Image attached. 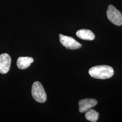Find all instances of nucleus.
Segmentation results:
<instances>
[{
  "label": "nucleus",
  "mask_w": 122,
  "mask_h": 122,
  "mask_svg": "<svg viewBox=\"0 0 122 122\" xmlns=\"http://www.w3.org/2000/svg\"><path fill=\"white\" fill-rule=\"evenodd\" d=\"M89 73L94 78L107 79L113 76L114 71L113 68L109 66H96L90 69Z\"/></svg>",
  "instance_id": "f257e3e1"
},
{
  "label": "nucleus",
  "mask_w": 122,
  "mask_h": 122,
  "mask_svg": "<svg viewBox=\"0 0 122 122\" xmlns=\"http://www.w3.org/2000/svg\"><path fill=\"white\" fill-rule=\"evenodd\" d=\"M32 95L36 101L43 103L47 100V95L44 87L39 81H35L32 87Z\"/></svg>",
  "instance_id": "f03ea898"
},
{
  "label": "nucleus",
  "mask_w": 122,
  "mask_h": 122,
  "mask_svg": "<svg viewBox=\"0 0 122 122\" xmlns=\"http://www.w3.org/2000/svg\"><path fill=\"white\" fill-rule=\"evenodd\" d=\"M107 16L110 22L117 26L122 25V14L113 5H110L107 11Z\"/></svg>",
  "instance_id": "7ed1b4c3"
},
{
  "label": "nucleus",
  "mask_w": 122,
  "mask_h": 122,
  "mask_svg": "<svg viewBox=\"0 0 122 122\" xmlns=\"http://www.w3.org/2000/svg\"><path fill=\"white\" fill-rule=\"evenodd\" d=\"M59 39L61 44L66 49L75 50L81 48L82 45L72 37L59 35Z\"/></svg>",
  "instance_id": "20e7f679"
},
{
  "label": "nucleus",
  "mask_w": 122,
  "mask_h": 122,
  "mask_svg": "<svg viewBox=\"0 0 122 122\" xmlns=\"http://www.w3.org/2000/svg\"><path fill=\"white\" fill-rule=\"evenodd\" d=\"M98 104L97 101L91 98L85 99L79 101V110L80 113H85L89 109H91Z\"/></svg>",
  "instance_id": "39448f33"
},
{
  "label": "nucleus",
  "mask_w": 122,
  "mask_h": 122,
  "mask_svg": "<svg viewBox=\"0 0 122 122\" xmlns=\"http://www.w3.org/2000/svg\"><path fill=\"white\" fill-rule=\"evenodd\" d=\"M11 59L9 54L3 53L0 55V73L5 74L9 71Z\"/></svg>",
  "instance_id": "423d86ee"
},
{
  "label": "nucleus",
  "mask_w": 122,
  "mask_h": 122,
  "mask_svg": "<svg viewBox=\"0 0 122 122\" xmlns=\"http://www.w3.org/2000/svg\"><path fill=\"white\" fill-rule=\"evenodd\" d=\"M76 35L81 39L92 41L95 39V35L92 31L87 29H81L77 31Z\"/></svg>",
  "instance_id": "0eeeda50"
},
{
  "label": "nucleus",
  "mask_w": 122,
  "mask_h": 122,
  "mask_svg": "<svg viewBox=\"0 0 122 122\" xmlns=\"http://www.w3.org/2000/svg\"><path fill=\"white\" fill-rule=\"evenodd\" d=\"M33 61L34 59L32 57H20L18 58L17 66L19 69L24 70L29 67Z\"/></svg>",
  "instance_id": "6e6552de"
},
{
  "label": "nucleus",
  "mask_w": 122,
  "mask_h": 122,
  "mask_svg": "<svg viewBox=\"0 0 122 122\" xmlns=\"http://www.w3.org/2000/svg\"><path fill=\"white\" fill-rule=\"evenodd\" d=\"M85 113V117L87 120L92 122L97 121L99 113L93 109H90L86 111Z\"/></svg>",
  "instance_id": "1a4fd4ad"
}]
</instances>
